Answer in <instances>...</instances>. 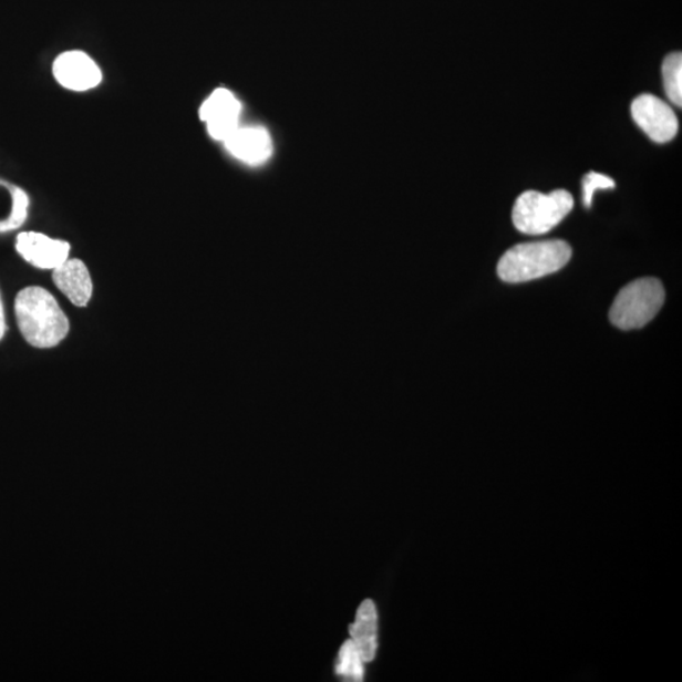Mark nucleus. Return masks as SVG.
Segmentation results:
<instances>
[{
    "mask_svg": "<svg viewBox=\"0 0 682 682\" xmlns=\"http://www.w3.org/2000/svg\"><path fill=\"white\" fill-rule=\"evenodd\" d=\"M232 157L241 163L258 166L272 155V138L262 127H239L223 142Z\"/></svg>",
    "mask_w": 682,
    "mask_h": 682,
    "instance_id": "nucleus-9",
    "label": "nucleus"
},
{
    "mask_svg": "<svg viewBox=\"0 0 682 682\" xmlns=\"http://www.w3.org/2000/svg\"><path fill=\"white\" fill-rule=\"evenodd\" d=\"M364 661L352 640L347 641L339 651L337 674L347 681H362Z\"/></svg>",
    "mask_w": 682,
    "mask_h": 682,
    "instance_id": "nucleus-13",
    "label": "nucleus"
},
{
    "mask_svg": "<svg viewBox=\"0 0 682 682\" xmlns=\"http://www.w3.org/2000/svg\"><path fill=\"white\" fill-rule=\"evenodd\" d=\"M241 105L228 89H217L200 106V120L206 124L210 137L226 141L239 127Z\"/></svg>",
    "mask_w": 682,
    "mask_h": 682,
    "instance_id": "nucleus-7",
    "label": "nucleus"
},
{
    "mask_svg": "<svg viewBox=\"0 0 682 682\" xmlns=\"http://www.w3.org/2000/svg\"><path fill=\"white\" fill-rule=\"evenodd\" d=\"M665 298V289L658 278H640L619 291L609 319L618 329H641L658 316Z\"/></svg>",
    "mask_w": 682,
    "mask_h": 682,
    "instance_id": "nucleus-3",
    "label": "nucleus"
},
{
    "mask_svg": "<svg viewBox=\"0 0 682 682\" xmlns=\"http://www.w3.org/2000/svg\"><path fill=\"white\" fill-rule=\"evenodd\" d=\"M52 74L59 85L74 93L90 92L102 84L103 71L86 52L71 50L53 61Z\"/></svg>",
    "mask_w": 682,
    "mask_h": 682,
    "instance_id": "nucleus-6",
    "label": "nucleus"
},
{
    "mask_svg": "<svg viewBox=\"0 0 682 682\" xmlns=\"http://www.w3.org/2000/svg\"><path fill=\"white\" fill-rule=\"evenodd\" d=\"M571 247L560 239L531 241L512 247L499 259L502 281L520 283L560 271L569 264Z\"/></svg>",
    "mask_w": 682,
    "mask_h": 682,
    "instance_id": "nucleus-2",
    "label": "nucleus"
},
{
    "mask_svg": "<svg viewBox=\"0 0 682 682\" xmlns=\"http://www.w3.org/2000/svg\"><path fill=\"white\" fill-rule=\"evenodd\" d=\"M633 121L657 143H668L676 137L679 120L672 107L662 99L643 94L631 105Z\"/></svg>",
    "mask_w": 682,
    "mask_h": 682,
    "instance_id": "nucleus-5",
    "label": "nucleus"
},
{
    "mask_svg": "<svg viewBox=\"0 0 682 682\" xmlns=\"http://www.w3.org/2000/svg\"><path fill=\"white\" fill-rule=\"evenodd\" d=\"M614 187V179L609 176L597 173H589L586 175L585 179H582V200H585L587 208H590L596 192L609 190V188Z\"/></svg>",
    "mask_w": 682,
    "mask_h": 682,
    "instance_id": "nucleus-14",
    "label": "nucleus"
},
{
    "mask_svg": "<svg viewBox=\"0 0 682 682\" xmlns=\"http://www.w3.org/2000/svg\"><path fill=\"white\" fill-rule=\"evenodd\" d=\"M16 249L27 264L53 271L69 259L71 247L68 241L53 239L43 232L23 231L17 237Z\"/></svg>",
    "mask_w": 682,
    "mask_h": 682,
    "instance_id": "nucleus-8",
    "label": "nucleus"
},
{
    "mask_svg": "<svg viewBox=\"0 0 682 682\" xmlns=\"http://www.w3.org/2000/svg\"><path fill=\"white\" fill-rule=\"evenodd\" d=\"M14 312L22 337L34 348H55L69 335L70 322L64 310L42 287H25L18 292Z\"/></svg>",
    "mask_w": 682,
    "mask_h": 682,
    "instance_id": "nucleus-1",
    "label": "nucleus"
},
{
    "mask_svg": "<svg viewBox=\"0 0 682 682\" xmlns=\"http://www.w3.org/2000/svg\"><path fill=\"white\" fill-rule=\"evenodd\" d=\"M572 208V195L562 188L550 194L526 192L516 200L512 219L524 235L542 236L559 226Z\"/></svg>",
    "mask_w": 682,
    "mask_h": 682,
    "instance_id": "nucleus-4",
    "label": "nucleus"
},
{
    "mask_svg": "<svg viewBox=\"0 0 682 682\" xmlns=\"http://www.w3.org/2000/svg\"><path fill=\"white\" fill-rule=\"evenodd\" d=\"M662 78L670 102L680 107L682 105V55L680 52L671 53L663 60Z\"/></svg>",
    "mask_w": 682,
    "mask_h": 682,
    "instance_id": "nucleus-12",
    "label": "nucleus"
},
{
    "mask_svg": "<svg viewBox=\"0 0 682 682\" xmlns=\"http://www.w3.org/2000/svg\"><path fill=\"white\" fill-rule=\"evenodd\" d=\"M53 283L78 308H86L93 296V280L82 259H68L53 269Z\"/></svg>",
    "mask_w": 682,
    "mask_h": 682,
    "instance_id": "nucleus-10",
    "label": "nucleus"
},
{
    "mask_svg": "<svg viewBox=\"0 0 682 682\" xmlns=\"http://www.w3.org/2000/svg\"><path fill=\"white\" fill-rule=\"evenodd\" d=\"M379 614L374 601L366 599L359 607L354 624L350 626L349 632L364 662H371L376 652V631H379Z\"/></svg>",
    "mask_w": 682,
    "mask_h": 682,
    "instance_id": "nucleus-11",
    "label": "nucleus"
},
{
    "mask_svg": "<svg viewBox=\"0 0 682 682\" xmlns=\"http://www.w3.org/2000/svg\"><path fill=\"white\" fill-rule=\"evenodd\" d=\"M6 333H7L6 313H4L2 294H0V340L4 338Z\"/></svg>",
    "mask_w": 682,
    "mask_h": 682,
    "instance_id": "nucleus-15",
    "label": "nucleus"
}]
</instances>
